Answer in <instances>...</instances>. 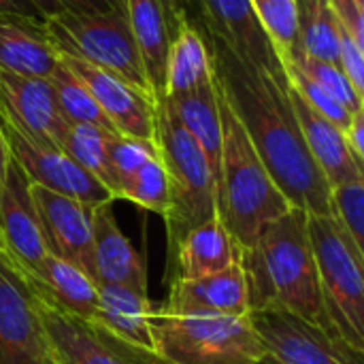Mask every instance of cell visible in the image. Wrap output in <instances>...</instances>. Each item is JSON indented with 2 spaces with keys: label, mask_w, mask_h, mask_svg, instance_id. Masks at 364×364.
Returning <instances> with one entry per match:
<instances>
[{
  "label": "cell",
  "mask_w": 364,
  "mask_h": 364,
  "mask_svg": "<svg viewBox=\"0 0 364 364\" xmlns=\"http://www.w3.org/2000/svg\"><path fill=\"white\" fill-rule=\"evenodd\" d=\"M200 34L213 83L245 128L273 183L292 207L309 215H333L331 186L305 145L288 81L256 68L218 36L205 30Z\"/></svg>",
  "instance_id": "1"
},
{
  "label": "cell",
  "mask_w": 364,
  "mask_h": 364,
  "mask_svg": "<svg viewBox=\"0 0 364 364\" xmlns=\"http://www.w3.org/2000/svg\"><path fill=\"white\" fill-rule=\"evenodd\" d=\"M241 267L247 277L250 311L271 305L284 307L339 339L324 309L303 209L292 207L267 226L256 245L241 252Z\"/></svg>",
  "instance_id": "2"
},
{
  "label": "cell",
  "mask_w": 364,
  "mask_h": 364,
  "mask_svg": "<svg viewBox=\"0 0 364 364\" xmlns=\"http://www.w3.org/2000/svg\"><path fill=\"white\" fill-rule=\"evenodd\" d=\"M215 94L222 122V177L218 188V215L237 247L245 252L252 250L267 226L286 215L292 205L273 183L245 128L218 87Z\"/></svg>",
  "instance_id": "3"
},
{
  "label": "cell",
  "mask_w": 364,
  "mask_h": 364,
  "mask_svg": "<svg viewBox=\"0 0 364 364\" xmlns=\"http://www.w3.org/2000/svg\"><path fill=\"white\" fill-rule=\"evenodd\" d=\"M154 141L168 177L171 205L164 220L168 228V243L175 250L190 230L220 218L215 183L203 149L181 126L166 100L156 102Z\"/></svg>",
  "instance_id": "4"
},
{
  "label": "cell",
  "mask_w": 364,
  "mask_h": 364,
  "mask_svg": "<svg viewBox=\"0 0 364 364\" xmlns=\"http://www.w3.org/2000/svg\"><path fill=\"white\" fill-rule=\"evenodd\" d=\"M154 354L168 364H258L264 346L250 316H175L151 309Z\"/></svg>",
  "instance_id": "5"
},
{
  "label": "cell",
  "mask_w": 364,
  "mask_h": 364,
  "mask_svg": "<svg viewBox=\"0 0 364 364\" xmlns=\"http://www.w3.org/2000/svg\"><path fill=\"white\" fill-rule=\"evenodd\" d=\"M307 230L318 267L326 316L337 337L352 350H364V254L333 215H309Z\"/></svg>",
  "instance_id": "6"
},
{
  "label": "cell",
  "mask_w": 364,
  "mask_h": 364,
  "mask_svg": "<svg viewBox=\"0 0 364 364\" xmlns=\"http://www.w3.org/2000/svg\"><path fill=\"white\" fill-rule=\"evenodd\" d=\"M45 26L58 53L98 66L154 98L143 58L124 13L87 15L64 11L45 17Z\"/></svg>",
  "instance_id": "7"
},
{
  "label": "cell",
  "mask_w": 364,
  "mask_h": 364,
  "mask_svg": "<svg viewBox=\"0 0 364 364\" xmlns=\"http://www.w3.org/2000/svg\"><path fill=\"white\" fill-rule=\"evenodd\" d=\"M0 130L9 156L21 166L32 186H41L55 194L75 198L87 207L113 203L111 192L87 171H83L60 147L30 136L17 126L6 111L0 109Z\"/></svg>",
  "instance_id": "8"
},
{
  "label": "cell",
  "mask_w": 364,
  "mask_h": 364,
  "mask_svg": "<svg viewBox=\"0 0 364 364\" xmlns=\"http://www.w3.org/2000/svg\"><path fill=\"white\" fill-rule=\"evenodd\" d=\"M0 364H55L26 273L0 250Z\"/></svg>",
  "instance_id": "9"
},
{
  "label": "cell",
  "mask_w": 364,
  "mask_h": 364,
  "mask_svg": "<svg viewBox=\"0 0 364 364\" xmlns=\"http://www.w3.org/2000/svg\"><path fill=\"white\" fill-rule=\"evenodd\" d=\"M250 322L277 364H363L360 352L284 307L252 309Z\"/></svg>",
  "instance_id": "10"
},
{
  "label": "cell",
  "mask_w": 364,
  "mask_h": 364,
  "mask_svg": "<svg viewBox=\"0 0 364 364\" xmlns=\"http://www.w3.org/2000/svg\"><path fill=\"white\" fill-rule=\"evenodd\" d=\"M186 9L200 30L224 41L256 68L286 79V70L250 0H186Z\"/></svg>",
  "instance_id": "11"
},
{
  "label": "cell",
  "mask_w": 364,
  "mask_h": 364,
  "mask_svg": "<svg viewBox=\"0 0 364 364\" xmlns=\"http://www.w3.org/2000/svg\"><path fill=\"white\" fill-rule=\"evenodd\" d=\"M30 186L21 166L9 156L0 186V250L26 275H34L49 254Z\"/></svg>",
  "instance_id": "12"
},
{
  "label": "cell",
  "mask_w": 364,
  "mask_h": 364,
  "mask_svg": "<svg viewBox=\"0 0 364 364\" xmlns=\"http://www.w3.org/2000/svg\"><path fill=\"white\" fill-rule=\"evenodd\" d=\"M38 213L41 232L49 254L75 264L96 282L94 243H92V209L75 198L55 194L41 186H30Z\"/></svg>",
  "instance_id": "13"
},
{
  "label": "cell",
  "mask_w": 364,
  "mask_h": 364,
  "mask_svg": "<svg viewBox=\"0 0 364 364\" xmlns=\"http://www.w3.org/2000/svg\"><path fill=\"white\" fill-rule=\"evenodd\" d=\"M58 58L87 85L100 111L111 122L117 134L147 139L156 136V100L124 79L92 66L79 58L58 53Z\"/></svg>",
  "instance_id": "14"
},
{
  "label": "cell",
  "mask_w": 364,
  "mask_h": 364,
  "mask_svg": "<svg viewBox=\"0 0 364 364\" xmlns=\"http://www.w3.org/2000/svg\"><path fill=\"white\" fill-rule=\"evenodd\" d=\"M0 109L30 136L55 147H60L70 126L45 77H28L0 68Z\"/></svg>",
  "instance_id": "15"
},
{
  "label": "cell",
  "mask_w": 364,
  "mask_h": 364,
  "mask_svg": "<svg viewBox=\"0 0 364 364\" xmlns=\"http://www.w3.org/2000/svg\"><path fill=\"white\" fill-rule=\"evenodd\" d=\"M175 316H230L247 318L250 316V290L247 277L241 267V258L228 269L198 277L183 279L177 277L171 286V296L166 307Z\"/></svg>",
  "instance_id": "16"
},
{
  "label": "cell",
  "mask_w": 364,
  "mask_h": 364,
  "mask_svg": "<svg viewBox=\"0 0 364 364\" xmlns=\"http://www.w3.org/2000/svg\"><path fill=\"white\" fill-rule=\"evenodd\" d=\"M92 243L98 286H124L147 294L145 264L117 226L111 203L92 209Z\"/></svg>",
  "instance_id": "17"
},
{
  "label": "cell",
  "mask_w": 364,
  "mask_h": 364,
  "mask_svg": "<svg viewBox=\"0 0 364 364\" xmlns=\"http://www.w3.org/2000/svg\"><path fill=\"white\" fill-rule=\"evenodd\" d=\"M126 19L143 58L156 102L164 98L166 55L173 38L177 13L183 11L171 0H124ZM188 11V9H186Z\"/></svg>",
  "instance_id": "18"
},
{
  "label": "cell",
  "mask_w": 364,
  "mask_h": 364,
  "mask_svg": "<svg viewBox=\"0 0 364 364\" xmlns=\"http://www.w3.org/2000/svg\"><path fill=\"white\" fill-rule=\"evenodd\" d=\"M290 102L296 115V122L301 126L305 145L309 154L314 156L318 168L326 177L328 186H341L350 181L364 179V164L358 162L346 141V134L341 128H337L333 122L322 117L318 111H314L296 90L288 85Z\"/></svg>",
  "instance_id": "19"
},
{
  "label": "cell",
  "mask_w": 364,
  "mask_h": 364,
  "mask_svg": "<svg viewBox=\"0 0 364 364\" xmlns=\"http://www.w3.org/2000/svg\"><path fill=\"white\" fill-rule=\"evenodd\" d=\"M55 64L58 49L49 38L45 17L0 13V68L47 79Z\"/></svg>",
  "instance_id": "20"
},
{
  "label": "cell",
  "mask_w": 364,
  "mask_h": 364,
  "mask_svg": "<svg viewBox=\"0 0 364 364\" xmlns=\"http://www.w3.org/2000/svg\"><path fill=\"white\" fill-rule=\"evenodd\" d=\"M38 314L55 364H128L90 322H83L38 294Z\"/></svg>",
  "instance_id": "21"
},
{
  "label": "cell",
  "mask_w": 364,
  "mask_h": 364,
  "mask_svg": "<svg viewBox=\"0 0 364 364\" xmlns=\"http://www.w3.org/2000/svg\"><path fill=\"white\" fill-rule=\"evenodd\" d=\"M32 290L53 307L96 324L98 320V284L75 264L47 254L34 275H26Z\"/></svg>",
  "instance_id": "22"
},
{
  "label": "cell",
  "mask_w": 364,
  "mask_h": 364,
  "mask_svg": "<svg viewBox=\"0 0 364 364\" xmlns=\"http://www.w3.org/2000/svg\"><path fill=\"white\" fill-rule=\"evenodd\" d=\"M162 100L168 102L181 126L194 136V141L203 149L211 168V177L215 183V200H218V188L222 177V122H220V107H218L213 77L192 92L166 96Z\"/></svg>",
  "instance_id": "23"
},
{
  "label": "cell",
  "mask_w": 364,
  "mask_h": 364,
  "mask_svg": "<svg viewBox=\"0 0 364 364\" xmlns=\"http://www.w3.org/2000/svg\"><path fill=\"white\" fill-rule=\"evenodd\" d=\"M211 79V62H209V49L205 45V38L190 17V13L183 9L177 13L173 38L166 55V79H164V98L192 92L198 85L207 83Z\"/></svg>",
  "instance_id": "24"
},
{
  "label": "cell",
  "mask_w": 364,
  "mask_h": 364,
  "mask_svg": "<svg viewBox=\"0 0 364 364\" xmlns=\"http://www.w3.org/2000/svg\"><path fill=\"white\" fill-rule=\"evenodd\" d=\"M151 303L145 292L124 286H98V320L96 324L109 331L124 343L154 352L149 331Z\"/></svg>",
  "instance_id": "25"
},
{
  "label": "cell",
  "mask_w": 364,
  "mask_h": 364,
  "mask_svg": "<svg viewBox=\"0 0 364 364\" xmlns=\"http://www.w3.org/2000/svg\"><path fill=\"white\" fill-rule=\"evenodd\" d=\"M179 277L198 279L228 269L241 258V250L220 218H213L190 230L177 245Z\"/></svg>",
  "instance_id": "26"
},
{
  "label": "cell",
  "mask_w": 364,
  "mask_h": 364,
  "mask_svg": "<svg viewBox=\"0 0 364 364\" xmlns=\"http://www.w3.org/2000/svg\"><path fill=\"white\" fill-rule=\"evenodd\" d=\"M113 134L117 132H109L85 124H70L60 143V149L68 158H73L83 171L96 177L111 192L113 198H117L119 181L109 158V139Z\"/></svg>",
  "instance_id": "27"
},
{
  "label": "cell",
  "mask_w": 364,
  "mask_h": 364,
  "mask_svg": "<svg viewBox=\"0 0 364 364\" xmlns=\"http://www.w3.org/2000/svg\"><path fill=\"white\" fill-rule=\"evenodd\" d=\"M341 26L328 0H299V49L301 53L339 64Z\"/></svg>",
  "instance_id": "28"
},
{
  "label": "cell",
  "mask_w": 364,
  "mask_h": 364,
  "mask_svg": "<svg viewBox=\"0 0 364 364\" xmlns=\"http://www.w3.org/2000/svg\"><path fill=\"white\" fill-rule=\"evenodd\" d=\"M62 115L66 117L68 124H85V126H96L109 132H115V128L111 126V122L105 117V113L100 111L96 98L92 96V92L87 90V85L58 58V64L53 68V73L47 77Z\"/></svg>",
  "instance_id": "29"
},
{
  "label": "cell",
  "mask_w": 364,
  "mask_h": 364,
  "mask_svg": "<svg viewBox=\"0 0 364 364\" xmlns=\"http://www.w3.org/2000/svg\"><path fill=\"white\" fill-rule=\"evenodd\" d=\"M258 23L273 45L284 70L301 53L299 49V0H250Z\"/></svg>",
  "instance_id": "30"
},
{
  "label": "cell",
  "mask_w": 364,
  "mask_h": 364,
  "mask_svg": "<svg viewBox=\"0 0 364 364\" xmlns=\"http://www.w3.org/2000/svg\"><path fill=\"white\" fill-rule=\"evenodd\" d=\"M119 198H126L147 211H154L158 215H166L171 205V190H168V177L164 171V164L160 160V154L151 160H147L119 190Z\"/></svg>",
  "instance_id": "31"
},
{
  "label": "cell",
  "mask_w": 364,
  "mask_h": 364,
  "mask_svg": "<svg viewBox=\"0 0 364 364\" xmlns=\"http://www.w3.org/2000/svg\"><path fill=\"white\" fill-rule=\"evenodd\" d=\"M288 68H296L299 73H303L307 79H311L314 83H318L322 90H326L335 100H339L350 113H358L364 111V94H360L352 81L346 77V73L339 68V64H331V62H322L316 58H309L305 53H299L294 58V62ZM286 68V70H288Z\"/></svg>",
  "instance_id": "32"
},
{
  "label": "cell",
  "mask_w": 364,
  "mask_h": 364,
  "mask_svg": "<svg viewBox=\"0 0 364 364\" xmlns=\"http://www.w3.org/2000/svg\"><path fill=\"white\" fill-rule=\"evenodd\" d=\"M333 218L348 232L356 250L364 254V179L331 188Z\"/></svg>",
  "instance_id": "33"
},
{
  "label": "cell",
  "mask_w": 364,
  "mask_h": 364,
  "mask_svg": "<svg viewBox=\"0 0 364 364\" xmlns=\"http://www.w3.org/2000/svg\"><path fill=\"white\" fill-rule=\"evenodd\" d=\"M156 156H158L156 141L134 139V136H126V134H113L109 139V158H111L113 171L117 175L119 190L147 160H151ZM119 190H117V198H119Z\"/></svg>",
  "instance_id": "34"
},
{
  "label": "cell",
  "mask_w": 364,
  "mask_h": 364,
  "mask_svg": "<svg viewBox=\"0 0 364 364\" xmlns=\"http://www.w3.org/2000/svg\"><path fill=\"white\" fill-rule=\"evenodd\" d=\"M286 79H288V85L292 90H296L301 94V98L314 109L318 111L322 117H326L328 122H333L337 128H341L343 132L348 130L354 113H350L339 100H335L326 90H322L318 83H314L311 79H307L303 73H299L296 68H288L286 70Z\"/></svg>",
  "instance_id": "35"
},
{
  "label": "cell",
  "mask_w": 364,
  "mask_h": 364,
  "mask_svg": "<svg viewBox=\"0 0 364 364\" xmlns=\"http://www.w3.org/2000/svg\"><path fill=\"white\" fill-rule=\"evenodd\" d=\"M339 68L346 73L352 85L364 94V47H360L343 28L339 38Z\"/></svg>",
  "instance_id": "36"
},
{
  "label": "cell",
  "mask_w": 364,
  "mask_h": 364,
  "mask_svg": "<svg viewBox=\"0 0 364 364\" xmlns=\"http://www.w3.org/2000/svg\"><path fill=\"white\" fill-rule=\"evenodd\" d=\"M98 328V333L102 335V339L126 360L128 364H168L166 360H162L158 354L149 352V350H143V348H136V346H130V343H124L122 339L113 337L109 331H105L102 326L94 324Z\"/></svg>",
  "instance_id": "37"
},
{
  "label": "cell",
  "mask_w": 364,
  "mask_h": 364,
  "mask_svg": "<svg viewBox=\"0 0 364 364\" xmlns=\"http://www.w3.org/2000/svg\"><path fill=\"white\" fill-rule=\"evenodd\" d=\"M343 134H346V141H348L354 158L364 164V111L354 113V117Z\"/></svg>",
  "instance_id": "38"
},
{
  "label": "cell",
  "mask_w": 364,
  "mask_h": 364,
  "mask_svg": "<svg viewBox=\"0 0 364 364\" xmlns=\"http://www.w3.org/2000/svg\"><path fill=\"white\" fill-rule=\"evenodd\" d=\"M0 13H17L26 17H43L34 0H0Z\"/></svg>",
  "instance_id": "39"
},
{
  "label": "cell",
  "mask_w": 364,
  "mask_h": 364,
  "mask_svg": "<svg viewBox=\"0 0 364 364\" xmlns=\"http://www.w3.org/2000/svg\"><path fill=\"white\" fill-rule=\"evenodd\" d=\"M34 4L38 6L41 15L43 17H51V15H58V13H64L66 6L62 0H34Z\"/></svg>",
  "instance_id": "40"
},
{
  "label": "cell",
  "mask_w": 364,
  "mask_h": 364,
  "mask_svg": "<svg viewBox=\"0 0 364 364\" xmlns=\"http://www.w3.org/2000/svg\"><path fill=\"white\" fill-rule=\"evenodd\" d=\"M6 162H9V151H6V143H4V136H2V130H0V186H2V179H4Z\"/></svg>",
  "instance_id": "41"
},
{
  "label": "cell",
  "mask_w": 364,
  "mask_h": 364,
  "mask_svg": "<svg viewBox=\"0 0 364 364\" xmlns=\"http://www.w3.org/2000/svg\"><path fill=\"white\" fill-rule=\"evenodd\" d=\"M258 364H277V363H275V360H273L271 356H264V358H262V360H260Z\"/></svg>",
  "instance_id": "42"
},
{
  "label": "cell",
  "mask_w": 364,
  "mask_h": 364,
  "mask_svg": "<svg viewBox=\"0 0 364 364\" xmlns=\"http://www.w3.org/2000/svg\"><path fill=\"white\" fill-rule=\"evenodd\" d=\"M173 4H177L179 9H186V0H171Z\"/></svg>",
  "instance_id": "43"
},
{
  "label": "cell",
  "mask_w": 364,
  "mask_h": 364,
  "mask_svg": "<svg viewBox=\"0 0 364 364\" xmlns=\"http://www.w3.org/2000/svg\"><path fill=\"white\" fill-rule=\"evenodd\" d=\"M363 2H364V0H363Z\"/></svg>",
  "instance_id": "44"
}]
</instances>
